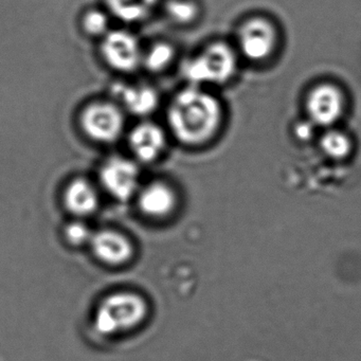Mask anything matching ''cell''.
Returning <instances> with one entry per match:
<instances>
[{"instance_id":"obj_10","label":"cell","mask_w":361,"mask_h":361,"mask_svg":"<svg viewBox=\"0 0 361 361\" xmlns=\"http://www.w3.org/2000/svg\"><path fill=\"white\" fill-rule=\"evenodd\" d=\"M177 204L174 190L164 183H151L141 191L138 198L141 212L152 219H164L174 211Z\"/></svg>"},{"instance_id":"obj_4","label":"cell","mask_w":361,"mask_h":361,"mask_svg":"<svg viewBox=\"0 0 361 361\" xmlns=\"http://www.w3.org/2000/svg\"><path fill=\"white\" fill-rule=\"evenodd\" d=\"M238 47L251 62L267 60L276 49L278 33L274 25L263 18L247 20L238 31Z\"/></svg>"},{"instance_id":"obj_5","label":"cell","mask_w":361,"mask_h":361,"mask_svg":"<svg viewBox=\"0 0 361 361\" xmlns=\"http://www.w3.org/2000/svg\"><path fill=\"white\" fill-rule=\"evenodd\" d=\"M305 104L310 123L329 128L335 124L343 113V94L333 84H320L310 90Z\"/></svg>"},{"instance_id":"obj_17","label":"cell","mask_w":361,"mask_h":361,"mask_svg":"<svg viewBox=\"0 0 361 361\" xmlns=\"http://www.w3.org/2000/svg\"><path fill=\"white\" fill-rule=\"evenodd\" d=\"M92 235L94 234L90 232V228L79 221L69 224L65 230L66 240H68L69 244L73 245V246H81V245L90 243Z\"/></svg>"},{"instance_id":"obj_9","label":"cell","mask_w":361,"mask_h":361,"mask_svg":"<svg viewBox=\"0 0 361 361\" xmlns=\"http://www.w3.org/2000/svg\"><path fill=\"white\" fill-rule=\"evenodd\" d=\"M90 244L94 255L107 265H124L134 255V247L130 240L115 230L97 232Z\"/></svg>"},{"instance_id":"obj_3","label":"cell","mask_w":361,"mask_h":361,"mask_svg":"<svg viewBox=\"0 0 361 361\" xmlns=\"http://www.w3.org/2000/svg\"><path fill=\"white\" fill-rule=\"evenodd\" d=\"M238 68L235 52L225 43L211 44L185 65V78L194 86L224 84L234 77Z\"/></svg>"},{"instance_id":"obj_2","label":"cell","mask_w":361,"mask_h":361,"mask_svg":"<svg viewBox=\"0 0 361 361\" xmlns=\"http://www.w3.org/2000/svg\"><path fill=\"white\" fill-rule=\"evenodd\" d=\"M147 304L138 293L120 291L102 300L94 314V326L101 335L132 331L145 321Z\"/></svg>"},{"instance_id":"obj_13","label":"cell","mask_w":361,"mask_h":361,"mask_svg":"<svg viewBox=\"0 0 361 361\" xmlns=\"http://www.w3.org/2000/svg\"><path fill=\"white\" fill-rule=\"evenodd\" d=\"M121 97L126 106L135 115H147L158 105L157 94L151 87L122 88Z\"/></svg>"},{"instance_id":"obj_12","label":"cell","mask_w":361,"mask_h":361,"mask_svg":"<svg viewBox=\"0 0 361 361\" xmlns=\"http://www.w3.org/2000/svg\"><path fill=\"white\" fill-rule=\"evenodd\" d=\"M67 209L78 216H87L98 208L99 198L96 190L83 179L73 181L65 193Z\"/></svg>"},{"instance_id":"obj_18","label":"cell","mask_w":361,"mask_h":361,"mask_svg":"<svg viewBox=\"0 0 361 361\" xmlns=\"http://www.w3.org/2000/svg\"><path fill=\"white\" fill-rule=\"evenodd\" d=\"M84 28L90 35H102L107 28L106 16L100 11H90L84 18Z\"/></svg>"},{"instance_id":"obj_7","label":"cell","mask_w":361,"mask_h":361,"mask_svg":"<svg viewBox=\"0 0 361 361\" xmlns=\"http://www.w3.org/2000/svg\"><path fill=\"white\" fill-rule=\"evenodd\" d=\"M139 171L130 160L114 158L101 170V180L107 191L119 200H128L138 188Z\"/></svg>"},{"instance_id":"obj_11","label":"cell","mask_w":361,"mask_h":361,"mask_svg":"<svg viewBox=\"0 0 361 361\" xmlns=\"http://www.w3.org/2000/svg\"><path fill=\"white\" fill-rule=\"evenodd\" d=\"M164 130L153 123H142L134 128L130 137L135 155L143 162H151L161 155L166 147Z\"/></svg>"},{"instance_id":"obj_1","label":"cell","mask_w":361,"mask_h":361,"mask_svg":"<svg viewBox=\"0 0 361 361\" xmlns=\"http://www.w3.org/2000/svg\"><path fill=\"white\" fill-rule=\"evenodd\" d=\"M223 119L221 103L200 86L185 88L176 94L168 111V122L175 138L189 147L210 141Z\"/></svg>"},{"instance_id":"obj_14","label":"cell","mask_w":361,"mask_h":361,"mask_svg":"<svg viewBox=\"0 0 361 361\" xmlns=\"http://www.w3.org/2000/svg\"><path fill=\"white\" fill-rule=\"evenodd\" d=\"M320 147L325 155L333 159L345 158L350 152V140L340 130H327L320 139Z\"/></svg>"},{"instance_id":"obj_6","label":"cell","mask_w":361,"mask_h":361,"mask_svg":"<svg viewBox=\"0 0 361 361\" xmlns=\"http://www.w3.org/2000/svg\"><path fill=\"white\" fill-rule=\"evenodd\" d=\"M81 121L86 134L100 142H113L119 138L123 130L121 111L109 103L90 105L84 111Z\"/></svg>"},{"instance_id":"obj_15","label":"cell","mask_w":361,"mask_h":361,"mask_svg":"<svg viewBox=\"0 0 361 361\" xmlns=\"http://www.w3.org/2000/svg\"><path fill=\"white\" fill-rule=\"evenodd\" d=\"M174 58V50L168 44H157L154 46L147 58H145V65L147 68L154 73L164 71L172 62Z\"/></svg>"},{"instance_id":"obj_8","label":"cell","mask_w":361,"mask_h":361,"mask_svg":"<svg viewBox=\"0 0 361 361\" xmlns=\"http://www.w3.org/2000/svg\"><path fill=\"white\" fill-rule=\"evenodd\" d=\"M103 56L113 68L119 71H132L140 62V49L133 35L116 31L107 35L102 46Z\"/></svg>"},{"instance_id":"obj_16","label":"cell","mask_w":361,"mask_h":361,"mask_svg":"<svg viewBox=\"0 0 361 361\" xmlns=\"http://www.w3.org/2000/svg\"><path fill=\"white\" fill-rule=\"evenodd\" d=\"M169 13L177 23H189L195 18L196 6L187 0H174L169 6Z\"/></svg>"}]
</instances>
